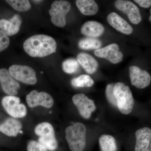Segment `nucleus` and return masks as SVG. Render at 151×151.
I'll return each instance as SVG.
<instances>
[{"label": "nucleus", "instance_id": "nucleus-16", "mask_svg": "<svg viewBox=\"0 0 151 151\" xmlns=\"http://www.w3.org/2000/svg\"><path fill=\"white\" fill-rule=\"evenodd\" d=\"M136 144L135 151H147L151 138V129L144 127L136 132Z\"/></svg>", "mask_w": 151, "mask_h": 151}, {"label": "nucleus", "instance_id": "nucleus-7", "mask_svg": "<svg viewBox=\"0 0 151 151\" xmlns=\"http://www.w3.org/2000/svg\"><path fill=\"white\" fill-rule=\"evenodd\" d=\"M3 108L10 116L14 118L25 117L27 113L26 107L20 103V99L15 96H5L1 101Z\"/></svg>", "mask_w": 151, "mask_h": 151}, {"label": "nucleus", "instance_id": "nucleus-31", "mask_svg": "<svg viewBox=\"0 0 151 151\" xmlns=\"http://www.w3.org/2000/svg\"><path fill=\"white\" fill-rule=\"evenodd\" d=\"M150 17H149V20H150V21L151 22V9H150Z\"/></svg>", "mask_w": 151, "mask_h": 151}, {"label": "nucleus", "instance_id": "nucleus-9", "mask_svg": "<svg viewBox=\"0 0 151 151\" xmlns=\"http://www.w3.org/2000/svg\"><path fill=\"white\" fill-rule=\"evenodd\" d=\"M73 104L77 107L79 114L85 119H89L96 107L93 100L84 94H77L72 97Z\"/></svg>", "mask_w": 151, "mask_h": 151}, {"label": "nucleus", "instance_id": "nucleus-23", "mask_svg": "<svg viewBox=\"0 0 151 151\" xmlns=\"http://www.w3.org/2000/svg\"><path fill=\"white\" fill-rule=\"evenodd\" d=\"M78 47L81 49H98L102 45V42L99 40L94 38H86L79 41Z\"/></svg>", "mask_w": 151, "mask_h": 151}, {"label": "nucleus", "instance_id": "nucleus-24", "mask_svg": "<svg viewBox=\"0 0 151 151\" xmlns=\"http://www.w3.org/2000/svg\"><path fill=\"white\" fill-rule=\"evenodd\" d=\"M6 1L13 8L19 12H26L31 7L30 3L28 0H7Z\"/></svg>", "mask_w": 151, "mask_h": 151}, {"label": "nucleus", "instance_id": "nucleus-32", "mask_svg": "<svg viewBox=\"0 0 151 151\" xmlns=\"http://www.w3.org/2000/svg\"><path fill=\"white\" fill-rule=\"evenodd\" d=\"M34 2H40L41 1H34Z\"/></svg>", "mask_w": 151, "mask_h": 151}, {"label": "nucleus", "instance_id": "nucleus-27", "mask_svg": "<svg viewBox=\"0 0 151 151\" xmlns=\"http://www.w3.org/2000/svg\"><path fill=\"white\" fill-rule=\"evenodd\" d=\"M27 151H47V150L38 142L31 141L28 143Z\"/></svg>", "mask_w": 151, "mask_h": 151}, {"label": "nucleus", "instance_id": "nucleus-8", "mask_svg": "<svg viewBox=\"0 0 151 151\" xmlns=\"http://www.w3.org/2000/svg\"><path fill=\"white\" fill-rule=\"evenodd\" d=\"M26 99L29 107L31 108L42 106L50 108L54 104V100L51 95L47 92H40L36 90H32L28 94Z\"/></svg>", "mask_w": 151, "mask_h": 151}, {"label": "nucleus", "instance_id": "nucleus-3", "mask_svg": "<svg viewBox=\"0 0 151 151\" xmlns=\"http://www.w3.org/2000/svg\"><path fill=\"white\" fill-rule=\"evenodd\" d=\"M114 94L119 111L125 115L132 112L134 105V99L129 86L122 82H117L114 85Z\"/></svg>", "mask_w": 151, "mask_h": 151}, {"label": "nucleus", "instance_id": "nucleus-20", "mask_svg": "<svg viewBox=\"0 0 151 151\" xmlns=\"http://www.w3.org/2000/svg\"><path fill=\"white\" fill-rule=\"evenodd\" d=\"M76 4L78 10L84 15H94L98 12V5L93 0H77L76 1Z\"/></svg>", "mask_w": 151, "mask_h": 151}, {"label": "nucleus", "instance_id": "nucleus-26", "mask_svg": "<svg viewBox=\"0 0 151 151\" xmlns=\"http://www.w3.org/2000/svg\"><path fill=\"white\" fill-rule=\"evenodd\" d=\"M114 86L113 84H108L106 88L105 94L108 102L113 106L116 107L117 105V101L114 94Z\"/></svg>", "mask_w": 151, "mask_h": 151}, {"label": "nucleus", "instance_id": "nucleus-1", "mask_svg": "<svg viewBox=\"0 0 151 151\" xmlns=\"http://www.w3.org/2000/svg\"><path fill=\"white\" fill-rule=\"evenodd\" d=\"M24 51L32 57H44L56 52L57 43L54 39L45 35L30 37L23 44Z\"/></svg>", "mask_w": 151, "mask_h": 151}, {"label": "nucleus", "instance_id": "nucleus-33", "mask_svg": "<svg viewBox=\"0 0 151 151\" xmlns=\"http://www.w3.org/2000/svg\"><path fill=\"white\" fill-rule=\"evenodd\" d=\"M19 133H21V134H22V133L23 132H22V131H20Z\"/></svg>", "mask_w": 151, "mask_h": 151}, {"label": "nucleus", "instance_id": "nucleus-29", "mask_svg": "<svg viewBox=\"0 0 151 151\" xmlns=\"http://www.w3.org/2000/svg\"><path fill=\"white\" fill-rule=\"evenodd\" d=\"M134 1L144 8H148L151 6V0H134Z\"/></svg>", "mask_w": 151, "mask_h": 151}, {"label": "nucleus", "instance_id": "nucleus-4", "mask_svg": "<svg viewBox=\"0 0 151 151\" xmlns=\"http://www.w3.org/2000/svg\"><path fill=\"white\" fill-rule=\"evenodd\" d=\"M35 132L39 137L38 142L45 147L47 150L54 151L57 149L58 143L51 124L47 122L38 124L35 129Z\"/></svg>", "mask_w": 151, "mask_h": 151}, {"label": "nucleus", "instance_id": "nucleus-6", "mask_svg": "<svg viewBox=\"0 0 151 151\" xmlns=\"http://www.w3.org/2000/svg\"><path fill=\"white\" fill-rule=\"evenodd\" d=\"M9 71L11 76L24 84L34 85L37 82L35 70L27 65H12Z\"/></svg>", "mask_w": 151, "mask_h": 151}, {"label": "nucleus", "instance_id": "nucleus-12", "mask_svg": "<svg viewBox=\"0 0 151 151\" xmlns=\"http://www.w3.org/2000/svg\"><path fill=\"white\" fill-rule=\"evenodd\" d=\"M129 69L131 83L133 86L141 89L149 86L151 77L148 72L137 66H130Z\"/></svg>", "mask_w": 151, "mask_h": 151}, {"label": "nucleus", "instance_id": "nucleus-18", "mask_svg": "<svg viewBox=\"0 0 151 151\" xmlns=\"http://www.w3.org/2000/svg\"><path fill=\"white\" fill-rule=\"evenodd\" d=\"M77 60L86 72L89 74L95 73L98 69V62L88 53L80 52L77 55Z\"/></svg>", "mask_w": 151, "mask_h": 151}, {"label": "nucleus", "instance_id": "nucleus-13", "mask_svg": "<svg viewBox=\"0 0 151 151\" xmlns=\"http://www.w3.org/2000/svg\"><path fill=\"white\" fill-rule=\"evenodd\" d=\"M0 83L4 92L10 96L18 94L19 84L12 78L9 71L5 68L0 69Z\"/></svg>", "mask_w": 151, "mask_h": 151}, {"label": "nucleus", "instance_id": "nucleus-21", "mask_svg": "<svg viewBox=\"0 0 151 151\" xmlns=\"http://www.w3.org/2000/svg\"><path fill=\"white\" fill-rule=\"evenodd\" d=\"M99 142L102 151H117V145L116 139L111 135H101L99 138Z\"/></svg>", "mask_w": 151, "mask_h": 151}, {"label": "nucleus", "instance_id": "nucleus-28", "mask_svg": "<svg viewBox=\"0 0 151 151\" xmlns=\"http://www.w3.org/2000/svg\"><path fill=\"white\" fill-rule=\"evenodd\" d=\"M10 44L9 36L2 30H0V52L8 47Z\"/></svg>", "mask_w": 151, "mask_h": 151}, {"label": "nucleus", "instance_id": "nucleus-30", "mask_svg": "<svg viewBox=\"0 0 151 151\" xmlns=\"http://www.w3.org/2000/svg\"><path fill=\"white\" fill-rule=\"evenodd\" d=\"M147 151H151V138L150 141V145H149Z\"/></svg>", "mask_w": 151, "mask_h": 151}, {"label": "nucleus", "instance_id": "nucleus-17", "mask_svg": "<svg viewBox=\"0 0 151 151\" xmlns=\"http://www.w3.org/2000/svg\"><path fill=\"white\" fill-rule=\"evenodd\" d=\"M22 127V124L18 120L14 118H8L0 124V132L9 137H16Z\"/></svg>", "mask_w": 151, "mask_h": 151}, {"label": "nucleus", "instance_id": "nucleus-19", "mask_svg": "<svg viewBox=\"0 0 151 151\" xmlns=\"http://www.w3.org/2000/svg\"><path fill=\"white\" fill-rule=\"evenodd\" d=\"M81 33L86 36L97 37L103 34L105 28L100 23L94 21L86 22L81 28Z\"/></svg>", "mask_w": 151, "mask_h": 151}, {"label": "nucleus", "instance_id": "nucleus-10", "mask_svg": "<svg viewBox=\"0 0 151 151\" xmlns=\"http://www.w3.org/2000/svg\"><path fill=\"white\" fill-rule=\"evenodd\" d=\"M117 9L122 11L128 16L130 21L134 24H138L142 20L139 9L132 2L125 0H117L114 3Z\"/></svg>", "mask_w": 151, "mask_h": 151}, {"label": "nucleus", "instance_id": "nucleus-22", "mask_svg": "<svg viewBox=\"0 0 151 151\" xmlns=\"http://www.w3.org/2000/svg\"><path fill=\"white\" fill-rule=\"evenodd\" d=\"M94 81L89 75L84 74L79 76L71 80V84L75 88L90 87L93 86Z\"/></svg>", "mask_w": 151, "mask_h": 151}, {"label": "nucleus", "instance_id": "nucleus-5", "mask_svg": "<svg viewBox=\"0 0 151 151\" xmlns=\"http://www.w3.org/2000/svg\"><path fill=\"white\" fill-rule=\"evenodd\" d=\"M71 5L66 1H55L52 4L49 12L52 23L59 27H63L66 24L65 17L70 11Z\"/></svg>", "mask_w": 151, "mask_h": 151}, {"label": "nucleus", "instance_id": "nucleus-14", "mask_svg": "<svg viewBox=\"0 0 151 151\" xmlns=\"http://www.w3.org/2000/svg\"><path fill=\"white\" fill-rule=\"evenodd\" d=\"M107 21L112 27L119 32L126 35H130L133 32L132 26L116 13L109 14L107 17Z\"/></svg>", "mask_w": 151, "mask_h": 151}, {"label": "nucleus", "instance_id": "nucleus-15", "mask_svg": "<svg viewBox=\"0 0 151 151\" xmlns=\"http://www.w3.org/2000/svg\"><path fill=\"white\" fill-rule=\"evenodd\" d=\"M22 23L21 17L16 14L9 20H0V28L8 36L15 35L19 32Z\"/></svg>", "mask_w": 151, "mask_h": 151}, {"label": "nucleus", "instance_id": "nucleus-11", "mask_svg": "<svg viewBox=\"0 0 151 151\" xmlns=\"http://www.w3.org/2000/svg\"><path fill=\"white\" fill-rule=\"evenodd\" d=\"M119 49L118 44L113 43L96 50L94 54L98 57L108 60L113 64H117L122 62L124 57L122 52L119 51Z\"/></svg>", "mask_w": 151, "mask_h": 151}, {"label": "nucleus", "instance_id": "nucleus-2", "mask_svg": "<svg viewBox=\"0 0 151 151\" xmlns=\"http://www.w3.org/2000/svg\"><path fill=\"white\" fill-rule=\"evenodd\" d=\"M65 138L71 151H82L86 146V128L80 122H76L65 129Z\"/></svg>", "mask_w": 151, "mask_h": 151}, {"label": "nucleus", "instance_id": "nucleus-25", "mask_svg": "<svg viewBox=\"0 0 151 151\" xmlns=\"http://www.w3.org/2000/svg\"><path fill=\"white\" fill-rule=\"evenodd\" d=\"M63 71L68 74H72L78 71L79 69V63L77 60L73 58L65 60L62 63Z\"/></svg>", "mask_w": 151, "mask_h": 151}]
</instances>
